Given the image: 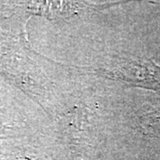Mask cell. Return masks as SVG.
Masks as SVG:
<instances>
[{
	"label": "cell",
	"mask_w": 160,
	"mask_h": 160,
	"mask_svg": "<svg viewBox=\"0 0 160 160\" xmlns=\"http://www.w3.org/2000/svg\"><path fill=\"white\" fill-rule=\"evenodd\" d=\"M112 74L132 86L160 88V67L149 61L139 60L126 62Z\"/></svg>",
	"instance_id": "cell-1"
},
{
	"label": "cell",
	"mask_w": 160,
	"mask_h": 160,
	"mask_svg": "<svg viewBox=\"0 0 160 160\" xmlns=\"http://www.w3.org/2000/svg\"><path fill=\"white\" fill-rule=\"evenodd\" d=\"M141 124L147 134L160 137V112L149 113L142 117Z\"/></svg>",
	"instance_id": "cell-2"
}]
</instances>
